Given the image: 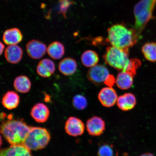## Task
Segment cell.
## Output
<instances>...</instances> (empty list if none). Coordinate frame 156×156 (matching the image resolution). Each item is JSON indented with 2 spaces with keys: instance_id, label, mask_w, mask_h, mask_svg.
Returning <instances> with one entry per match:
<instances>
[{
  "instance_id": "30bf717a",
  "label": "cell",
  "mask_w": 156,
  "mask_h": 156,
  "mask_svg": "<svg viewBox=\"0 0 156 156\" xmlns=\"http://www.w3.org/2000/svg\"><path fill=\"white\" fill-rule=\"evenodd\" d=\"M99 102L103 106L111 107L114 106L118 100V95L112 87H107L101 90L98 95Z\"/></svg>"
},
{
  "instance_id": "8fae6325",
  "label": "cell",
  "mask_w": 156,
  "mask_h": 156,
  "mask_svg": "<svg viewBox=\"0 0 156 156\" xmlns=\"http://www.w3.org/2000/svg\"><path fill=\"white\" fill-rule=\"evenodd\" d=\"M30 115L35 121L44 123L48 120L50 115V110L48 106L44 103H39L33 107Z\"/></svg>"
},
{
  "instance_id": "f1b7e54d",
  "label": "cell",
  "mask_w": 156,
  "mask_h": 156,
  "mask_svg": "<svg viewBox=\"0 0 156 156\" xmlns=\"http://www.w3.org/2000/svg\"><path fill=\"white\" fill-rule=\"evenodd\" d=\"M5 46L3 43L0 41V56L2 54L4 51Z\"/></svg>"
},
{
  "instance_id": "3957f363",
  "label": "cell",
  "mask_w": 156,
  "mask_h": 156,
  "mask_svg": "<svg viewBox=\"0 0 156 156\" xmlns=\"http://www.w3.org/2000/svg\"><path fill=\"white\" fill-rule=\"evenodd\" d=\"M156 5V0H141L134 7L135 19L134 29L140 36L146 25L152 18Z\"/></svg>"
},
{
  "instance_id": "f546056e",
  "label": "cell",
  "mask_w": 156,
  "mask_h": 156,
  "mask_svg": "<svg viewBox=\"0 0 156 156\" xmlns=\"http://www.w3.org/2000/svg\"><path fill=\"white\" fill-rule=\"evenodd\" d=\"M140 156H154V155L151 153H147L142 154Z\"/></svg>"
},
{
  "instance_id": "ba28073f",
  "label": "cell",
  "mask_w": 156,
  "mask_h": 156,
  "mask_svg": "<svg viewBox=\"0 0 156 156\" xmlns=\"http://www.w3.org/2000/svg\"><path fill=\"white\" fill-rule=\"evenodd\" d=\"M85 128V125L82 121L76 117H70L66 122L65 131L70 136L76 137L82 135Z\"/></svg>"
},
{
  "instance_id": "484cf974",
  "label": "cell",
  "mask_w": 156,
  "mask_h": 156,
  "mask_svg": "<svg viewBox=\"0 0 156 156\" xmlns=\"http://www.w3.org/2000/svg\"><path fill=\"white\" fill-rule=\"evenodd\" d=\"M141 63L138 58H131L129 63L125 71L129 73L134 76L136 74V70L141 66Z\"/></svg>"
},
{
  "instance_id": "277c9868",
  "label": "cell",
  "mask_w": 156,
  "mask_h": 156,
  "mask_svg": "<svg viewBox=\"0 0 156 156\" xmlns=\"http://www.w3.org/2000/svg\"><path fill=\"white\" fill-rule=\"evenodd\" d=\"M128 49L108 46L103 56L105 63L119 71H125L129 63Z\"/></svg>"
},
{
  "instance_id": "d4e9b609",
  "label": "cell",
  "mask_w": 156,
  "mask_h": 156,
  "mask_svg": "<svg viewBox=\"0 0 156 156\" xmlns=\"http://www.w3.org/2000/svg\"><path fill=\"white\" fill-rule=\"evenodd\" d=\"M115 152L112 145L104 143L99 146L98 151V156H114Z\"/></svg>"
},
{
  "instance_id": "9a60e30c",
  "label": "cell",
  "mask_w": 156,
  "mask_h": 156,
  "mask_svg": "<svg viewBox=\"0 0 156 156\" xmlns=\"http://www.w3.org/2000/svg\"><path fill=\"white\" fill-rule=\"evenodd\" d=\"M0 156H33L30 151L23 145H13L0 150Z\"/></svg>"
},
{
  "instance_id": "9c48e42d",
  "label": "cell",
  "mask_w": 156,
  "mask_h": 156,
  "mask_svg": "<svg viewBox=\"0 0 156 156\" xmlns=\"http://www.w3.org/2000/svg\"><path fill=\"white\" fill-rule=\"evenodd\" d=\"M86 127L89 135L100 136L106 129V123L101 117L94 116L87 120Z\"/></svg>"
},
{
  "instance_id": "8992f818",
  "label": "cell",
  "mask_w": 156,
  "mask_h": 156,
  "mask_svg": "<svg viewBox=\"0 0 156 156\" xmlns=\"http://www.w3.org/2000/svg\"><path fill=\"white\" fill-rule=\"evenodd\" d=\"M109 75L107 68L102 65H97L91 67L88 71L87 77L94 84L100 85L104 83L105 80Z\"/></svg>"
},
{
  "instance_id": "5bb4252c",
  "label": "cell",
  "mask_w": 156,
  "mask_h": 156,
  "mask_svg": "<svg viewBox=\"0 0 156 156\" xmlns=\"http://www.w3.org/2000/svg\"><path fill=\"white\" fill-rule=\"evenodd\" d=\"M117 105L118 108L124 112L132 110L136 106V100L133 94L126 93L118 98Z\"/></svg>"
},
{
  "instance_id": "5b68a950",
  "label": "cell",
  "mask_w": 156,
  "mask_h": 156,
  "mask_svg": "<svg viewBox=\"0 0 156 156\" xmlns=\"http://www.w3.org/2000/svg\"><path fill=\"white\" fill-rule=\"evenodd\" d=\"M50 139V133L46 128L31 127L23 145L30 151H38L45 147Z\"/></svg>"
},
{
  "instance_id": "cb8c5ba5",
  "label": "cell",
  "mask_w": 156,
  "mask_h": 156,
  "mask_svg": "<svg viewBox=\"0 0 156 156\" xmlns=\"http://www.w3.org/2000/svg\"><path fill=\"white\" fill-rule=\"evenodd\" d=\"M73 105L77 110H82L87 108V101L86 98L83 95L78 94L73 97Z\"/></svg>"
},
{
  "instance_id": "6da1fadb",
  "label": "cell",
  "mask_w": 156,
  "mask_h": 156,
  "mask_svg": "<svg viewBox=\"0 0 156 156\" xmlns=\"http://www.w3.org/2000/svg\"><path fill=\"white\" fill-rule=\"evenodd\" d=\"M106 41L111 45L122 49L132 47L137 42L139 36L133 29L122 24L112 25L107 30Z\"/></svg>"
},
{
  "instance_id": "83f0119b",
  "label": "cell",
  "mask_w": 156,
  "mask_h": 156,
  "mask_svg": "<svg viewBox=\"0 0 156 156\" xmlns=\"http://www.w3.org/2000/svg\"><path fill=\"white\" fill-rule=\"evenodd\" d=\"M115 83H116V79H115L114 76L109 75L105 80L104 83L108 87H112Z\"/></svg>"
},
{
  "instance_id": "2e32d148",
  "label": "cell",
  "mask_w": 156,
  "mask_h": 156,
  "mask_svg": "<svg viewBox=\"0 0 156 156\" xmlns=\"http://www.w3.org/2000/svg\"><path fill=\"white\" fill-rule=\"evenodd\" d=\"M2 39L4 42L8 45H16L22 41L23 35L19 29L12 28L5 31Z\"/></svg>"
},
{
  "instance_id": "603a6c76",
  "label": "cell",
  "mask_w": 156,
  "mask_h": 156,
  "mask_svg": "<svg viewBox=\"0 0 156 156\" xmlns=\"http://www.w3.org/2000/svg\"><path fill=\"white\" fill-rule=\"evenodd\" d=\"M142 52L144 57L148 61L156 62V43H146L142 46Z\"/></svg>"
},
{
  "instance_id": "7a4b0ae2",
  "label": "cell",
  "mask_w": 156,
  "mask_h": 156,
  "mask_svg": "<svg viewBox=\"0 0 156 156\" xmlns=\"http://www.w3.org/2000/svg\"><path fill=\"white\" fill-rule=\"evenodd\" d=\"M31 128L22 120L10 119L0 124V133L11 145H23Z\"/></svg>"
},
{
  "instance_id": "d6986e66",
  "label": "cell",
  "mask_w": 156,
  "mask_h": 156,
  "mask_svg": "<svg viewBox=\"0 0 156 156\" xmlns=\"http://www.w3.org/2000/svg\"><path fill=\"white\" fill-rule=\"evenodd\" d=\"M2 103L3 106L8 110L15 109L18 107L19 104V96L14 91H7L4 95Z\"/></svg>"
},
{
  "instance_id": "ac0fdd59",
  "label": "cell",
  "mask_w": 156,
  "mask_h": 156,
  "mask_svg": "<svg viewBox=\"0 0 156 156\" xmlns=\"http://www.w3.org/2000/svg\"><path fill=\"white\" fill-rule=\"evenodd\" d=\"M134 76L126 71H120L117 76L116 83L120 89L125 90L130 88L133 83Z\"/></svg>"
},
{
  "instance_id": "44dd1931",
  "label": "cell",
  "mask_w": 156,
  "mask_h": 156,
  "mask_svg": "<svg viewBox=\"0 0 156 156\" xmlns=\"http://www.w3.org/2000/svg\"><path fill=\"white\" fill-rule=\"evenodd\" d=\"M47 52L49 56L52 59H60L65 54V48L61 42L54 41L49 45Z\"/></svg>"
},
{
  "instance_id": "4316f807",
  "label": "cell",
  "mask_w": 156,
  "mask_h": 156,
  "mask_svg": "<svg viewBox=\"0 0 156 156\" xmlns=\"http://www.w3.org/2000/svg\"><path fill=\"white\" fill-rule=\"evenodd\" d=\"M72 3L70 0H59L58 5V12L66 17V12Z\"/></svg>"
},
{
  "instance_id": "ffe728a7",
  "label": "cell",
  "mask_w": 156,
  "mask_h": 156,
  "mask_svg": "<svg viewBox=\"0 0 156 156\" xmlns=\"http://www.w3.org/2000/svg\"><path fill=\"white\" fill-rule=\"evenodd\" d=\"M13 85L16 90L18 92L26 93L30 90L32 83L27 76L20 75L15 78L13 81Z\"/></svg>"
},
{
  "instance_id": "7c38bea8",
  "label": "cell",
  "mask_w": 156,
  "mask_h": 156,
  "mask_svg": "<svg viewBox=\"0 0 156 156\" xmlns=\"http://www.w3.org/2000/svg\"><path fill=\"white\" fill-rule=\"evenodd\" d=\"M55 71L54 62L49 58H44L39 62L36 68L38 75L43 78H48L53 75Z\"/></svg>"
},
{
  "instance_id": "4fadbf2b",
  "label": "cell",
  "mask_w": 156,
  "mask_h": 156,
  "mask_svg": "<svg viewBox=\"0 0 156 156\" xmlns=\"http://www.w3.org/2000/svg\"><path fill=\"white\" fill-rule=\"evenodd\" d=\"M23 55L22 48L17 44L9 45L5 50V59L9 63L12 64L19 63L22 59Z\"/></svg>"
},
{
  "instance_id": "52a82bcc",
  "label": "cell",
  "mask_w": 156,
  "mask_h": 156,
  "mask_svg": "<svg viewBox=\"0 0 156 156\" xmlns=\"http://www.w3.org/2000/svg\"><path fill=\"white\" fill-rule=\"evenodd\" d=\"M26 49L29 57L32 59L37 60L45 55L47 48L46 45L41 41L32 40L27 43Z\"/></svg>"
},
{
  "instance_id": "e0dca14e",
  "label": "cell",
  "mask_w": 156,
  "mask_h": 156,
  "mask_svg": "<svg viewBox=\"0 0 156 156\" xmlns=\"http://www.w3.org/2000/svg\"><path fill=\"white\" fill-rule=\"evenodd\" d=\"M77 68L76 62L71 58H63L60 62L58 66L60 73L66 76L73 75L76 71Z\"/></svg>"
},
{
  "instance_id": "7402d4cb",
  "label": "cell",
  "mask_w": 156,
  "mask_h": 156,
  "mask_svg": "<svg viewBox=\"0 0 156 156\" xmlns=\"http://www.w3.org/2000/svg\"><path fill=\"white\" fill-rule=\"evenodd\" d=\"M99 61L98 54L92 50L84 52L81 56V61L83 65L87 67H92L97 65Z\"/></svg>"
},
{
  "instance_id": "4dcf8cb0",
  "label": "cell",
  "mask_w": 156,
  "mask_h": 156,
  "mask_svg": "<svg viewBox=\"0 0 156 156\" xmlns=\"http://www.w3.org/2000/svg\"><path fill=\"white\" fill-rule=\"evenodd\" d=\"M2 144V138L1 135H0V147H1V145Z\"/></svg>"
}]
</instances>
